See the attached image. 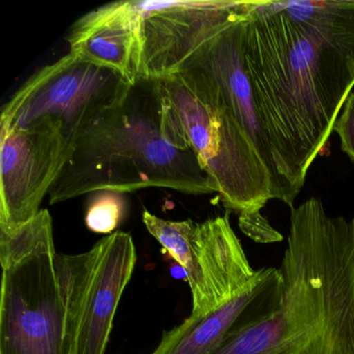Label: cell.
<instances>
[{
	"label": "cell",
	"mask_w": 354,
	"mask_h": 354,
	"mask_svg": "<svg viewBox=\"0 0 354 354\" xmlns=\"http://www.w3.org/2000/svg\"><path fill=\"white\" fill-rule=\"evenodd\" d=\"M157 80L223 206L239 215L260 212L273 200L270 171L216 84L196 67Z\"/></svg>",
	"instance_id": "cell-4"
},
{
	"label": "cell",
	"mask_w": 354,
	"mask_h": 354,
	"mask_svg": "<svg viewBox=\"0 0 354 354\" xmlns=\"http://www.w3.org/2000/svg\"><path fill=\"white\" fill-rule=\"evenodd\" d=\"M71 150L55 122L0 128V230L13 231L38 215Z\"/></svg>",
	"instance_id": "cell-9"
},
{
	"label": "cell",
	"mask_w": 354,
	"mask_h": 354,
	"mask_svg": "<svg viewBox=\"0 0 354 354\" xmlns=\"http://www.w3.org/2000/svg\"><path fill=\"white\" fill-rule=\"evenodd\" d=\"M246 1L136 0L142 37L140 78L181 71L196 51L239 18Z\"/></svg>",
	"instance_id": "cell-10"
},
{
	"label": "cell",
	"mask_w": 354,
	"mask_h": 354,
	"mask_svg": "<svg viewBox=\"0 0 354 354\" xmlns=\"http://www.w3.org/2000/svg\"><path fill=\"white\" fill-rule=\"evenodd\" d=\"M136 263L131 235L115 232L78 254H57L68 354H105L113 319Z\"/></svg>",
	"instance_id": "cell-6"
},
{
	"label": "cell",
	"mask_w": 354,
	"mask_h": 354,
	"mask_svg": "<svg viewBox=\"0 0 354 354\" xmlns=\"http://www.w3.org/2000/svg\"><path fill=\"white\" fill-rule=\"evenodd\" d=\"M333 131L337 132L341 140L342 151L354 165V91L346 98Z\"/></svg>",
	"instance_id": "cell-17"
},
{
	"label": "cell",
	"mask_w": 354,
	"mask_h": 354,
	"mask_svg": "<svg viewBox=\"0 0 354 354\" xmlns=\"http://www.w3.org/2000/svg\"><path fill=\"white\" fill-rule=\"evenodd\" d=\"M57 256L46 209L13 231L0 230V354H68Z\"/></svg>",
	"instance_id": "cell-5"
},
{
	"label": "cell",
	"mask_w": 354,
	"mask_h": 354,
	"mask_svg": "<svg viewBox=\"0 0 354 354\" xmlns=\"http://www.w3.org/2000/svg\"><path fill=\"white\" fill-rule=\"evenodd\" d=\"M67 41L72 55L117 72L131 86L140 80L142 44L136 0L88 12L72 26Z\"/></svg>",
	"instance_id": "cell-12"
},
{
	"label": "cell",
	"mask_w": 354,
	"mask_h": 354,
	"mask_svg": "<svg viewBox=\"0 0 354 354\" xmlns=\"http://www.w3.org/2000/svg\"><path fill=\"white\" fill-rule=\"evenodd\" d=\"M246 65L300 175L354 86V0L246 1Z\"/></svg>",
	"instance_id": "cell-1"
},
{
	"label": "cell",
	"mask_w": 354,
	"mask_h": 354,
	"mask_svg": "<svg viewBox=\"0 0 354 354\" xmlns=\"http://www.w3.org/2000/svg\"><path fill=\"white\" fill-rule=\"evenodd\" d=\"M238 225L242 233L258 243H274L283 240V235L270 225L261 212L239 215Z\"/></svg>",
	"instance_id": "cell-16"
},
{
	"label": "cell",
	"mask_w": 354,
	"mask_h": 354,
	"mask_svg": "<svg viewBox=\"0 0 354 354\" xmlns=\"http://www.w3.org/2000/svg\"><path fill=\"white\" fill-rule=\"evenodd\" d=\"M125 212V200L122 194L103 192L88 206L86 223L95 233L113 234Z\"/></svg>",
	"instance_id": "cell-15"
},
{
	"label": "cell",
	"mask_w": 354,
	"mask_h": 354,
	"mask_svg": "<svg viewBox=\"0 0 354 354\" xmlns=\"http://www.w3.org/2000/svg\"><path fill=\"white\" fill-rule=\"evenodd\" d=\"M149 187L194 196L214 192L158 80L140 78L120 104L74 140L49 198L55 205L90 192Z\"/></svg>",
	"instance_id": "cell-3"
},
{
	"label": "cell",
	"mask_w": 354,
	"mask_h": 354,
	"mask_svg": "<svg viewBox=\"0 0 354 354\" xmlns=\"http://www.w3.org/2000/svg\"><path fill=\"white\" fill-rule=\"evenodd\" d=\"M244 14L245 10L201 47L183 69L198 68L216 84L270 171L273 200L281 201L292 209L306 179L281 142L248 71L244 53Z\"/></svg>",
	"instance_id": "cell-8"
},
{
	"label": "cell",
	"mask_w": 354,
	"mask_h": 354,
	"mask_svg": "<svg viewBox=\"0 0 354 354\" xmlns=\"http://www.w3.org/2000/svg\"><path fill=\"white\" fill-rule=\"evenodd\" d=\"M274 308L232 329L211 354H354V217L319 198L291 209Z\"/></svg>",
	"instance_id": "cell-2"
},
{
	"label": "cell",
	"mask_w": 354,
	"mask_h": 354,
	"mask_svg": "<svg viewBox=\"0 0 354 354\" xmlns=\"http://www.w3.org/2000/svg\"><path fill=\"white\" fill-rule=\"evenodd\" d=\"M194 239L210 312L239 294L257 270L250 266L227 213L196 223Z\"/></svg>",
	"instance_id": "cell-13"
},
{
	"label": "cell",
	"mask_w": 354,
	"mask_h": 354,
	"mask_svg": "<svg viewBox=\"0 0 354 354\" xmlns=\"http://www.w3.org/2000/svg\"><path fill=\"white\" fill-rule=\"evenodd\" d=\"M281 281L279 269H258L252 281L235 297L210 312L192 314L175 328L165 331L152 354L212 353L232 329L273 310Z\"/></svg>",
	"instance_id": "cell-11"
},
{
	"label": "cell",
	"mask_w": 354,
	"mask_h": 354,
	"mask_svg": "<svg viewBox=\"0 0 354 354\" xmlns=\"http://www.w3.org/2000/svg\"><path fill=\"white\" fill-rule=\"evenodd\" d=\"M142 221L149 233L167 250L184 269L192 295V314L209 312L206 287L196 250V223L165 221L149 211L142 213Z\"/></svg>",
	"instance_id": "cell-14"
},
{
	"label": "cell",
	"mask_w": 354,
	"mask_h": 354,
	"mask_svg": "<svg viewBox=\"0 0 354 354\" xmlns=\"http://www.w3.org/2000/svg\"><path fill=\"white\" fill-rule=\"evenodd\" d=\"M130 88L117 72L69 53L38 70L18 88L1 109L0 128L55 122L73 145L96 118L120 104Z\"/></svg>",
	"instance_id": "cell-7"
}]
</instances>
